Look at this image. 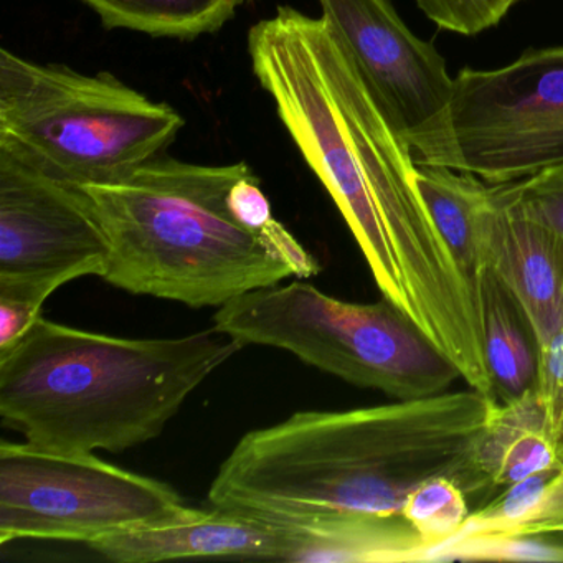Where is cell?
<instances>
[{"instance_id": "11", "label": "cell", "mask_w": 563, "mask_h": 563, "mask_svg": "<svg viewBox=\"0 0 563 563\" xmlns=\"http://www.w3.org/2000/svg\"><path fill=\"white\" fill-rule=\"evenodd\" d=\"M295 537L286 527L230 510L189 509L173 519L88 543L118 563H153L192 556L286 560Z\"/></svg>"}, {"instance_id": "21", "label": "cell", "mask_w": 563, "mask_h": 563, "mask_svg": "<svg viewBox=\"0 0 563 563\" xmlns=\"http://www.w3.org/2000/svg\"><path fill=\"white\" fill-rule=\"evenodd\" d=\"M496 189L514 212L563 239V163L517 183L496 184Z\"/></svg>"}, {"instance_id": "23", "label": "cell", "mask_w": 563, "mask_h": 563, "mask_svg": "<svg viewBox=\"0 0 563 563\" xmlns=\"http://www.w3.org/2000/svg\"><path fill=\"white\" fill-rule=\"evenodd\" d=\"M537 397L545 415L547 430L563 444V328L540 347Z\"/></svg>"}, {"instance_id": "5", "label": "cell", "mask_w": 563, "mask_h": 563, "mask_svg": "<svg viewBox=\"0 0 563 563\" xmlns=\"http://www.w3.org/2000/svg\"><path fill=\"white\" fill-rule=\"evenodd\" d=\"M184 124L111 74L0 51V150L48 176L80 187L121 179L163 156Z\"/></svg>"}, {"instance_id": "24", "label": "cell", "mask_w": 563, "mask_h": 563, "mask_svg": "<svg viewBox=\"0 0 563 563\" xmlns=\"http://www.w3.org/2000/svg\"><path fill=\"white\" fill-rule=\"evenodd\" d=\"M552 536L523 537V539L493 540L457 547L444 560H549L563 562V543L549 539Z\"/></svg>"}, {"instance_id": "25", "label": "cell", "mask_w": 563, "mask_h": 563, "mask_svg": "<svg viewBox=\"0 0 563 563\" xmlns=\"http://www.w3.org/2000/svg\"><path fill=\"white\" fill-rule=\"evenodd\" d=\"M559 451H560V457H562V460H563V444H562V446L559 448Z\"/></svg>"}, {"instance_id": "14", "label": "cell", "mask_w": 563, "mask_h": 563, "mask_svg": "<svg viewBox=\"0 0 563 563\" xmlns=\"http://www.w3.org/2000/svg\"><path fill=\"white\" fill-rule=\"evenodd\" d=\"M415 184L479 305L477 282L487 266L486 223L494 203V184L474 174L428 164L415 166Z\"/></svg>"}, {"instance_id": "3", "label": "cell", "mask_w": 563, "mask_h": 563, "mask_svg": "<svg viewBox=\"0 0 563 563\" xmlns=\"http://www.w3.org/2000/svg\"><path fill=\"white\" fill-rule=\"evenodd\" d=\"M216 328L124 339L37 318L0 352V418L55 453H121L163 433L190 394L242 351Z\"/></svg>"}, {"instance_id": "1", "label": "cell", "mask_w": 563, "mask_h": 563, "mask_svg": "<svg viewBox=\"0 0 563 563\" xmlns=\"http://www.w3.org/2000/svg\"><path fill=\"white\" fill-rule=\"evenodd\" d=\"M253 74L361 246L382 296L490 395L476 295L415 184V159L324 18L289 5L249 32Z\"/></svg>"}, {"instance_id": "8", "label": "cell", "mask_w": 563, "mask_h": 563, "mask_svg": "<svg viewBox=\"0 0 563 563\" xmlns=\"http://www.w3.org/2000/svg\"><path fill=\"white\" fill-rule=\"evenodd\" d=\"M563 163V45L454 78L443 167L509 184Z\"/></svg>"}, {"instance_id": "15", "label": "cell", "mask_w": 563, "mask_h": 563, "mask_svg": "<svg viewBox=\"0 0 563 563\" xmlns=\"http://www.w3.org/2000/svg\"><path fill=\"white\" fill-rule=\"evenodd\" d=\"M295 537L286 562H428L430 549L401 514H351L306 529Z\"/></svg>"}, {"instance_id": "2", "label": "cell", "mask_w": 563, "mask_h": 563, "mask_svg": "<svg viewBox=\"0 0 563 563\" xmlns=\"http://www.w3.org/2000/svg\"><path fill=\"white\" fill-rule=\"evenodd\" d=\"M494 405L470 388L357 410L299 411L236 443L209 503L306 529L351 514H400L433 477H450L467 496L486 493L494 487L477 450Z\"/></svg>"}, {"instance_id": "4", "label": "cell", "mask_w": 563, "mask_h": 563, "mask_svg": "<svg viewBox=\"0 0 563 563\" xmlns=\"http://www.w3.org/2000/svg\"><path fill=\"white\" fill-rule=\"evenodd\" d=\"M246 163L202 166L166 154L121 179L81 186L108 239L100 278L131 295L223 306L296 276L295 263L230 209Z\"/></svg>"}, {"instance_id": "9", "label": "cell", "mask_w": 563, "mask_h": 563, "mask_svg": "<svg viewBox=\"0 0 563 563\" xmlns=\"http://www.w3.org/2000/svg\"><path fill=\"white\" fill-rule=\"evenodd\" d=\"M318 2L415 163L443 166L454 78L440 52L405 25L390 0Z\"/></svg>"}, {"instance_id": "26", "label": "cell", "mask_w": 563, "mask_h": 563, "mask_svg": "<svg viewBox=\"0 0 563 563\" xmlns=\"http://www.w3.org/2000/svg\"><path fill=\"white\" fill-rule=\"evenodd\" d=\"M249 2H253V0H249Z\"/></svg>"}, {"instance_id": "12", "label": "cell", "mask_w": 563, "mask_h": 563, "mask_svg": "<svg viewBox=\"0 0 563 563\" xmlns=\"http://www.w3.org/2000/svg\"><path fill=\"white\" fill-rule=\"evenodd\" d=\"M486 263L529 314L540 347L563 328V239L497 196L486 223Z\"/></svg>"}, {"instance_id": "18", "label": "cell", "mask_w": 563, "mask_h": 563, "mask_svg": "<svg viewBox=\"0 0 563 563\" xmlns=\"http://www.w3.org/2000/svg\"><path fill=\"white\" fill-rule=\"evenodd\" d=\"M110 29L151 37L189 38L213 34L235 18L246 0H80Z\"/></svg>"}, {"instance_id": "16", "label": "cell", "mask_w": 563, "mask_h": 563, "mask_svg": "<svg viewBox=\"0 0 563 563\" xmlns=\"http://www.w3.org/2000/svg\"><path fill=\"white\" fill-rule=\"evenodd\" d=\"M537 536H563V460L504 487L499 497L471 512L460 532L431 560H444L448 552L467 543Z\"/></svg>"}, {"instance_id": "6", "label": "cell", "mask_w": 563, "mask_h": 563, "mask_svg": "<svg viewBox=\"0 0 563 563\" xmlns=\"http://www.w3.org/2000/svg\"><path fill=\"white\" fill-rule=\"evenodd\" d=\"M213 328L243 347L283 349L349 384L397 400L443 394L463 378L427 332L385 296L358 305L301 279L276 283L220 306Z\"/></svg>"}, {"instance_id": "10", "label": "cell", "mask_w": 563, "mask_h": 563, "mask_svg": "<svg viewBox=\"0 0 563 563\" xmlns=\"http://www.w3.org/2000/svg\"><path fill=\"white\" fill-rule=\"evenodd\" d=\"M108 239L84 187L0 150V275L101 276Z\"/></svg>"}, {"instance_id": "13", "label": "cell", "mask_w": 563, "mask_h": 563, "mask_svg": "<svg viewBox=\"0 0 563 563\" xmlns=\"http://www.w3.org/2000/svg\"><path fill=\"white\" fill-rule=\"evenodd\" d=\"M477 296L493 400L509 404L536 394L540 341L529 314L490 266L481 273Z\"/></svg>"}, {"instance_id": "7", "label": "cell", "mask_w": 563, "mask_h": 563, "mask_svg": "<svg viewBox=\"0 0 563 563\" xmlns=\"http://www.w3.org/2000/svg\"><path fill=\"white\" fill-rule=\"evenodd\" d=\"M189 509L169 484L123 470L93 453H55L0 444V543H91L153 526Z\"/></svg>"}, {"instance_id": "19", "label": "cell", "mask_w": 563, "mask_h": 563, "mask_svg": "<svg viewBox=\"0 0 563 563\" xmlns=\"http://www.w3.org/2000/svg\"><path fill=\"white\" fill-rule=\"evenodd\" d=\"M401 516L417 530L430 549V560L450 542L471 516L467 494L450 477L421 483L401 507Z\"/></svg>"}, {"instance_id": "17", "label": "cell", "mask_w": 563, "mask_h": 563, "mask_svg": "<svg viewBox=\"0 0 563 563\" xmlns=\"http://www.w3.org/2000/svg\"><path fill=\"white\" fill-rule=\"evenodd\" d=\"M560 461L537 394L494 405L477 450V463L494 489L512 486Z\"/></svg>"}, {"instance_id": "22", "label": "cell", "mask_w": 563, "mask_h": 563, "mask_svg": "<svg viewBox=\"0 0 563 563\" xmlns=\"http://www.w3.org/2000/svg\"><path fill=\"white\" fill-rule=\"evenodd\" d=\"M441 31L477 35L499 24L519 0H415Z\"/></svg>"}, {"instance_id": "20", "label": "cell", "mask_w": 563, "mask_h": 563, "mask_svg": "<svg viewBox=\"0 0 563 563\" xmlns=\"http://www.w3.org/2000/svg\"><path fill=\"white\" fill-rule=\"evenodd\" d=\"M77 278H81L77 272L0 275V352L12 347L41 318L52 292Z\"/></svg>"}]
</instances>
